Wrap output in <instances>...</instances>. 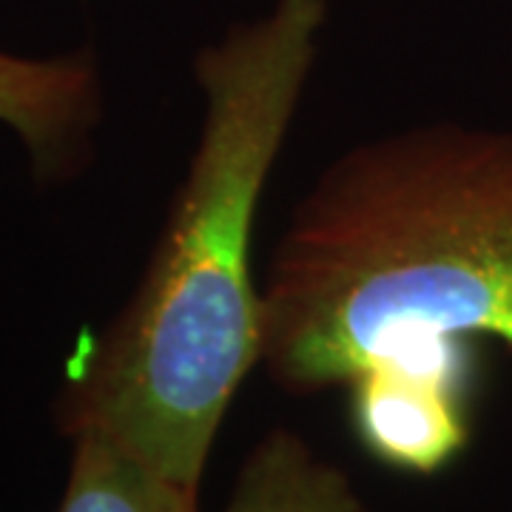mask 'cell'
Segmentation results:
<instances>
[{
    "label": "cell",
    "instance_id": "5",
    "mask_svg": "<svg viewBox=\"0 0 512 512\" xmlns=\"http://www.w3.org/2000/svg\"><path fill=\"white\" fill-rule=\"evenodd\" d=\"M220 512H367L350 476L299 433L276 427L239 467Z\"/></svg>",
    "mask_w": 512,
    "mask_h": 512
},
{
    "label": "cell",
    "instance_id": "1",
    "mask_svg": "<svg viewBox=\"0 0 512 512\" xmlns=\"http://www.w3.org/2000/svg\"><path fill=\"white\" fill-rule=\"evenodd\" d=\"M325 20L328 0H279L200 49L197 148L140 288L69 367L57 421L72 439L109 441L200 490L222 419L262 362L256 214Z\"/></svg>",
    "mask_w": 512,
    "mask_h": 512
},
{
    "label": "cell",
    "instance_id": "3",
    "mask_svg": "<svg viewBox=\"0 0 512 512\" xmlns=\"http://www.w3.org/2000/svg\"><path fill=\"white\" fill-rule=\"evenodd\" d=\"M481 356L450 365H382L350 379V424L384 467L436 476L473 439Z\"/></svg>",
    "mask_w": 512,
    "mask_h": 512
},
{
    "label": "cell",
    "instance_id": "2",
    "mask_svg": "<svg viewBox=\"0 0 512 512\" xmlns=\"http://www.w3.org/2000/svg\"><path fill=\"white\" fill-rule=\"evenodd\" d=\"M512 348V131L424 123L348 148L262 279V362L291 396L379 365Z\"/></svg>",
    "mask_w": 512,
    "mask_h": 512
},
{
    "label": "cell",
    "instance_id": "4",
    "mask_svg": "<svg viewBox=\"0 0 512 512\" xmlns=\"http://www.w3.org/2000/svg\"><path fill=\"white\" fill-rule=\"evenodd\" d=\"M103 89L92 52L18 57L0 52V123L29 151L37 183H63L92 160Z\"/></svg>",
    "mask_w": 512,
    "mask_h": 512
},
{
    "label": "cell",
    "instance_id": "6",
    "mask_svg": "<svg viewBox=\"0 0 512 512\" xmlns=\"http://www.w3.org/2000/svg\"><path fill=\"white\" fill-rule=\"evenodd\" d=\"M72 441V470L57 512H200V490L160 476L109 441Z\"/></svg>",
    "mask_w": 512,
    "mask_h": 512
}]
</instances>
